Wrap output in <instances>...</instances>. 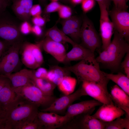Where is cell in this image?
Returning a JSON list of instances; mask_svg holds the SVG:
<instances>
[{"label": "cell", "instance_id": "obj_1", "mask_svg": "<svg viewBox=\"0 0 129 129\" xmlns=\"http://www.w3.org/2000/svg\"><path fill=\"white\" fill-rule=\"evenodd\" d=\"M113 40L107 48L99 53L96 61L113 71L120 68L122 60L129 51L128 42L116 31H114Z\"/></svg>", "mask_w": 129, "mask_h": 129}, {"label": "cell", "instance_id": "obj_2", "mask_svg": "<svg viewBox=\"0 0 129 129\" xmlns=\"http://www.w3.org/2000/svg\"><path fill=\"white\" fill-rule=\"evenodd\" d=\"M64 67L75 75L79 83L83 81L92 82L107 88L109 80L100 70L99 63L96 61L95 56L80 61L72 66Z\"/></svg>", "mask_w": 129, "mask_h": 129}, {"label": "cell", "instance_id": "obj_3", "mask_svg": "<svg viewBox=\"0 0 129 129\" xmlns=\"http://www.w3.org/2000/svg\"><path fill=\"white\" fill-rule=\"evenodd\" d=\"M38 107L20 96L14 105L5 113L6 129H15L19 124L38 117Z\"/></svg>", "mask_w": 129, "mask_h": 129}, {"label": "cell", "instance_id": "obj_4", "mask_svg": "<svg viewBox=\"0 0 129 129\" xmlns=\"http://www.w3.org/2000/svg\"><path fill=\"white\" fill-rule=\"evenodd\" d=\"M20 24L6 11L0 14V38L11 45L23 41Z\"/></svg>", "mask_w": 129, "mask_h": 129}, {"label": "cell", "instance_id": "obj_5", "mask_svg": "<svg viewBox=\"0 0 129 129\" xmlns=\"http://www.w3.org/2000/svg\"><path fill=\"white\" fill-rule=\"evenodd\" d=\"M14 88L17 94L38 107L41 106L45 107L44 108H47L56 98L53 95L49 96L45 94L32 83Z\"/></svg>", "mask_w": 129, "mask_h": 129}, {"label": "cell", "instance_id": "obj_6", "mask_svg": "<svg viewBox=\"0 0 129 129\" xmlns=\"http://www.w3.org/2000/svg\"><path fill=\"white\" fill-rule=\"evenodd\" d=\"M82 20L79 44L94 53L101 46L100 37L91 21L87 17L84 16Z\"/></svg>", "mask_w": 129, "mask_h": 129}, {"label": "cell", "instance_id": "obj_7", "mask_svg": "<svg viewBox=\"0 0 129 129\" xmlns=\"http://www.w3.org/2000/svg\"><path fill=\"white\" fill-rule=\"evenodd\" d=\"M21 41L11 45L2 54L0 58V75L5 76L14 71L20 63Z\"/></svg>", "mask_w": 129, "mask_h": 129}, {"label": "cell", "instance_id": "obj_8", "mask_svg": "<svg viewBox=\"0 0 129 129\" xmlns=\"http://www.w3.org/2000/svg\"><path fill=\"white\" fill-rule=\"evenodd\" d=\"M87 112L75 116L67 121L60 128L64 129H104L105 122L91 115Z\"/></svg>", "mask_w": 129, "mask_h": 129}, {"label": "cell", "instance_id": "obj_9", "mask_svg": "<svg viewBox=\"0 0 129 129\" xmlns=\"http://www.w3.org/2000/svg\"><path fill=\"white\" fill-rule=\"evenodd\" d=\"M86 96L81 86L76 91L69 95H64L56 98L48 107L41 110V111L53 112L59 114L67 110L68 107L75 101L82 96Z\"/></svg>", "mask_w": 129, "mask_h": 129}, {"label": "cell", "instance_id": "obj_10", "mask_svg": "<svg viewBox=\"0 0 129 129\" xmlns=\"http://www.w3.org/2000/svg\"><path fill=\"white\" fill-rule=\"evenodd\" d=\"M98 4L100 11L99 30L102 40V47L103 50L111 43L114 29L113 24L109 18L108 10L107 7L104 4Z\"/></svg>", "mask_w": 129, "mask_h": 129}, {"label": "cell", "instance_id": "obj_11", "mask_svg": "<svg viewBox=\"0 0 129 129\" xmlns=\"http://www.w3.org/2000/svg\"><path fill=\"white\" fill-rule=\"evenodd\" d=\"M108 12L114 30L116 31L128 42L129 40V13L114 7Z\"/></svg>", "mask_w": 129, "mask_h": 129}, {"label": "cell", "instance_id": "obj_12", "mask_svg": "<svg viewBox=\"0 0 129 129\" xmlns=\"http://www.w3.org/2000/svg\"><path fill=\"white\" fill-rule=\"evenodd\" d=\"M81 86L86 96H89L103 104H109L113 102L107 88L94 82L83 81Z\"/></svg>", "mask_w": 129, "mask_h": 129}, {"label": "cell", "instance_id": "obj_13", "mask_svg": "<svg viewBox=\"0 0 129 129\" xmlns=\"http://www.w3.org/2000/svg\"><path fill=\"white\" fill-rule=\"evenodd\" d=\"M82 20L76 16H71L62 22V31L75 43L81 42L80 31Z\"/></svg>", "mask_w": 129, "mask_h": 129}, {"label": "cell", "instance_id": "obj_14", "mask_svg": "<svg viewBox=\"0 0 129 129\" xmlns=\"http://www.w3.org/2000/svg\"><path fill=\"white\" fill-rule=\"evenodd\" d=\"M125 113L124 111L113 102L109 104H103L92 116L101 121L109 122Z\"/></svg>", "mask_w": 129, "mask_h": 129}, {"label": "cell", "instance_id": "obj_15", "mask_svg": "<svg viewBox=\"0 0 129 129\" xmlns=\"http://www.w3.org/2000/svg\"><path fill=\"white\" fill-rule=\"evenodd\" d=\"M38 118L43 128L54 129L60 128L68 121L67 117L51 112H38Z\"/></svg>", "mask_w": 129, "mask_h": 129}, {"label": "cell", "instance_id": "obj_16", "mask_svg": "<svg viewBox=\"0 0 129 129\" xmlns=\"http://www.w3.org/2000/svg\"><path fill=\"white\" fill-rule=\"evenodd\" d=\"M102 104L95 99L82 101L70 105L67 109L65 115L68 121L79 115L87 112H93L95 107Z\"/></svg>", "mask_w": 129, "mask_h": 129}, {"label": "cell", "instance_id": "obj_17", "mask_svg": "<svg viewBox=\"0 0 129 129\" xmlns=\"http://www.w3.org/2000/svg\"><path fill=\"white\" fill-rule=\"evenodd\" d=\"M42 48L57 61L64 63L66 53L63 44L53 41L47 37L43 40Z\"/></svg>", "mask_w": 129, "mask_h": 129}, {"label": "cell", "instance_id": "obj_18", "mask_svg": "<svg viewBox=\"0 0 129 129\" xmlns=\"http://www.w3.org/2000/svg\"><path fill=\"white\" fill-rule=\"evenodd\" d=\"M19 95L9 81L0 91V108L5 113L16 102Z\"/></svg>", "mask_w": 129, "mask_h": 129}, {"label": "cell", "instance_id": "obj_19", "mask_svg": "<svg viewBox=\"0 0 129 129\" xmlns=\"http://www.w3.org/2000/svg\"><path fill=\"white\" fill-rule=\"evenodd\" d=\"M109 94L114 104L125 112L126 116H129V95L116 84L112 87Z\"/></svg>", "mask_w": 129, "mask_h": 129}, {"label": "cell", "instance_id": "obj_20", "mask_svg": "<svg viewBox=\"0 0 129 129\" xmlns=\"http://www.w3.org/2000/svg\"><path fill=\"white\" fill-rule=\"evenodd\" d=\"M33 0H12V10L16 17L22 21L30 22V11L33 5Z\"/></svg>", "mask_w": 129, "mask_h": 129}, {"label": "cell", "instance_id": "obj_21", "mask_svg": "<svg viewBox=\"0 0 129 129\" xmlns=\"http://www.w3.org/2000/svg\"><path fill=\"white\" fill-rule=\"evenodd\" d=\"M33 75V70L24 69L4 76L9 79L13 87L16 88L32 83Z\"/></svg>", "mask_w": 129, "mask_h": 129}, {"label": "cell", "instance_id": "obj_22", "mask_svg": "<svg viewBox=\"0 0 129 129\" xmlns=\"http://www.w3.org/2000/svg\"><path fill=\"white\" fill-rule=\"evenodd\" d=\"M72 47L71 50L66 53L64 63L81 61L95 56L94 52L80 44L76 43Z\"/></svg>", "mask_w": 129, "mask_h": 129}, {"label": "cell", "instance_id": "obj_23", "mask_svg": "<svg viewBox=\"0 0 129 129\" xmlns=\"http://www.w3.org/2000/svg\"><path fill=\"white\" fill-rule=\"evenodd\" d=\"M30 43L27 41H23L22 43L20 49L21 59L22 63L26 67L34 70L38 67L32 53Z\"/></svg>", "mask_w": 129, "mask_h": 129}, {"label": "cell", "instance_id": "obj_24", "mask_svg": "<svg viewBox=\"0 0 129 129\" xmlns=\"http://www.w3.org/2000/svg\"><path fill=\"white\" fill-rule=\"evenodd\" d=\"M70 73L64 67L57 65H49L46 79L57 86L65 76L70 75Z\"/></svg>", "mask_w": 129, "mask_h": 129}, {"label": "cell", "instance_id": "obj_25", "mask_svg": "<svg viewBox=\"0 0 129 129\" xmlns=\"http://www.w3.org/2000/svg\"><path fill=\"white\" fill-rule=\"evenodd\" d=\"M45 36L62 44L69 43L72 46L77 43L66 35L62 30L59 29L56 26H54L47 30L45 33Z\"/></svg>", "mask_w": 129, "mask_h": 129}, {"label": "cell", "instance_id": "obj_26", "mask_svg": "<svg viewBox=\"0 0 129 129\" xmlns=\"http://www.w3.org/2000/svg\"><path fill=\"white\" fill-rule=\"evenodd\" d=\"M105 77L111 80L129 95V78L122 73L119 72L116 74L103 72Z\"/></svg>", "mask_w": 129, "mask_h": 129}, {"label": "cell", "instance_id": "obj_27", "mask_svg": "<svg viewBox=\"0 0 129 129\" xmlns=\"http://www.w3.org/2000/svg\"><path fill=\"white\" fill-rule=\"evenodd\" d=\"M32 83L41 90L45 94L53 96L54 90L57 86L47 79L37 78L33 75Z\"/></svg>", "mask_w": 129, "mask_h": 129}, {"label": "cell", "instance_id": "obj_28", "mask_svg": "<svg viewBox=\"0 0 129 129\" xmlns=\"http://www.w3.org/2000/svg\"><path fill=\"white\" fill-rule=\"evenodd\" d=\"M77 81L75 78L68 75L65 76L57 86L64 95H69L74 92Z\"/></svg>", "mask_w": 129, "mask_h": 129}, {"label": "cell", "instance_id": "obj_29", "mask_svg": "<svg viewBox=\"0 0 129 129\" xmlns=\"http://www.w3.org/2000/svg\"><path fill=\"white\" fill-rule=\"evenodd\" d=\"M129 129V116L124 118L120 117L109 122H105V129Z\"/></svg>", "mask_w": 129, "mask_h": 129}, {"label": "cell", "instance_id": "obj_30", "mask_svg": "<svg viewBox=\"0 0 129 129\" xmlns=\"http://www.w3.org/2000/svg\"><path fill=\"white\" fill-rule=\"evenodd\" d=\"M42 42L43 40L37 43H30L32 52L38 67L41 66L44 62L41 50Z\"/></svg>", "mask_w": 129, "mask_h": 129}, {"label": "cell", "instance_id": "obj_31", "mask_svg": "<svg viewBox=\"0 0 129 129\" xmlns=\"http://www.w3.org/2000/svg\"><path fill=\"white\" fill-rule=\"evenodd\" d=\"M43 128L37 117L33 120L24 121L18 125L15 129H40Z\"/></svg>", "mask_w": 129, "mask_h": 129}, {"label": "cell", "instance_id": "obj_32", "mask_svg": "<svg viewBox=\"0 0 129 129\" xmlns=\"http://www.w3.org/2000/svg\"><path fill=\"white\" fill-rule=\"evenodd\" d=\"M58 11L59 17L64 19L69 18L71 16L72 14L71 8L65 5H61Z\"/></svg>", "mask_w": 129, "mask_h": 129}, {"label": "cell", "instance_id": "obj_33", "mask_svg": "<svg viewBox=\"0 0 129 129\" xmlns=\"http://www.w3.org/2000/svg\"><path fill=\"white\" fill-rule=\"evenodd\" d=\"M61 5L57 1H52L47 5L44 10V15L48 14L58 11Z\"/></svg>", "mask_w": 129, "mask_h": 129}, {"label": "cell", "instance_id": "obj_34", "mask_svg": "<svg viewBox=\"0 0 129 129\" xmlns=\"http://www.w3.org/2000/svg\"><path fill=\"white\" fill-rule=\"evenodd\" d=\"M32 26L30 22L22 21L20 25V31L23 35H28L31 32Z\"/></svg>", "mask_w": 129, "mask_h": 129}, {"label": "cell", "instance_id": "obj_35", "mask_svg": "<svg viewBox=\"0 0 129 129\" xmlns=\"http://www.w3.org/2000/svg\"><path fill=\"white\" fill-rule=\"evenodd\" d=\"M81 3L82 10L85 13L91 10L95 5L94 0H83Z\"/></svg>", "mask_w": 129, "mask_h": 129}, {"label": "cell", "instance_id": "obj_36", "mask_svg": "<svg viewBox=\"0 0 129 129\" xmlns=\"http://www.w3.org/2000/svg\"><path fill=\"white\" fill-rule=\"evenodd\" d=\"M44 16L43 17L39 15L32 17L31 21L34 25L42 27L45 25L46 22L47 15H44Z\"/></svg>", "mask_w": 129, "mask_h": 129}, {"label": "cell", "instance_id": "obj_37", "mask_svg": "<svg viewBox=\"0 0 129 129\" xmlns=\"http://www.w3.org/2000/svg\"><path fill=\"white\" fill-rule=\"evenodd\" d=\"M125 55L124 60L121 63L120 68L124 70L125 75L129 78V51Z\"/></svg>", "mask_w": 129, "mask_h": 129}, {"label": "cell", "instance_id": "obj_38", "mask_svg": "<svg viewBox=\"0 0 129 129\" xmlns=\"http://www.w3.org/2000/svg\"><path fill=\"white\" fill-rule=\"evenodd\" d=\"M37 69L36 70H33L34 75L37 78L46 79L48 70L44 68L40 67Z\"/></svg>", "mask_w": 129, "mask_h": 129}, {"label": "cell", "instance_id": "obj_39", "mask_svg": "<svg viewBox=\"0 0 129 129\" xmlns=\"http://www.w3.org/2000/svg\"><path fill=\"white\" fill-rule=\"evenodd\" d=\"M113 1L114 7L121 10L126 11L128 6L126 4V0H110Z\"/></svg>", "mask_w": 129, "mask_h": 129}, {"label": "cell", "instance_id": "obj_40", "mask_svg": "<svg viewBox=\"0 0 129 129\" xmlns=\"http://www.w3.org/2000/svg\"><path fill=\"white\" fill-rule=\"evenodd\" d=\"M42 12L41 7L39 4L33 5L30 11V15L32 17L41 15Z\"/></svg>", "mask_w": 129, "mask_h": 129}, {"label": "cell", "instance_id": "obj_41", "mask_svg": "<svg viewBox=\"0 0 129 129\" xmlns=\"http://www.w3.org/2000/svg\"><path fill=\"white\" fill-rule=\"evenodd\" d=\"M36 36L39 37L43 34V31L42 27L36 25L32 26L31 32Z\"/></svg>", "mask_w": 129, "mask_h": 129}, {"label": "cell", "instance_id": "obj_42", "mask_svg": "<svg viewBox=\"0 0 129 129\" xmlns=\"http://www.w3.org/2000/svg\"><path fill=\"white\" fill-rule=\"evenodd\" d=\"M11 1L10 0H0V14L6 11Z\"/></svg>", "mask_w": 129, "mask_h": 129}, {"label": "cell", "instance_id": "obj_43", "mask_svg": "<svg viewBox=\"0 0 129 129\" xmlns=\"http://www.w3.org/2000/svg\"><path fill=\"white\" fill-rule=\"evenodd\" d=\"M11 45L7 42L0 39V53L2 54Z\"/></svg>", "mask_w": 129, "mask_h": 129}, {"label": "cell", "instance_id": "obj_44", "mask_svg": "<svg viewBox=\"0 0 129 129\" xmlns=\"http://www.w3.org/2000/svg\"><path fill=\"white\" fill-rule=\"evenodd\" d=\"M9 81L7 78L3 75H0V91Z\"/></svg>", "mask_w": 129, "mask_h": 129}, {"label": "cell", "instance_id": "obj_45", "mask_svg": "<svg viewBox=\"0 0 129 129\" xmlns=\"http://www.w3.org/2000/svg\"><path fill=\"white\" fill-rule=\"evenodd\" d=\"M96 1L98 3H100L105 5L108 10L110 4V0H94Z\"/></svg>", "mask_w": 129, "mask_h": 129}, {"label": "cell", "instance_id": "obj_46", "mask_svg": "<svg viewBox=\"0 0 129 129\" xmlns=\"http://www.w3.org/2000/svg\"><path fill=\"white\" fill-rule=\"evenodd\" d=\"M5 113L0 108V122L5 121Z\"/></svg>", "mask_w": 129, "mask_h": 129}, {"label": "cell", "instance_id": "obj_47", "mask_svg": "<svg viewBox=\"0 0 129 129\" xmlns=\"http://www.w3.org/2000/svg\"><path fill=\"white\" fill-rule=\"evenodd\" d=\"M74 5H77L81 3L83 0H70Z\"/></svg>", "mask_w": 129, "mask_h": 129}, {"label": "cell", "instance_id": "obj_48", "mask_svg": "<svg viewBox=\"0 0 129 129\" xmlns=\"http://www.w3.org/2000/svg\"><path fill=\"white\" fill-rule=\"evenodd\" d=\"M0 129H5V126L4 121L0 122Z\"/></svg>", "mask_w": 129, "mask_h": 129}, {"label": "cell", "instance_id": "obj_49", "mask_svg": "<svg viewBox=\"0 0 129 129\" xmlns=\"http://www.w3.org/2000/svg\"><path fill=\"white\" fill-rule=\"evenodd\" d=\"M40 3L43 5L44 3L45 0H38Z\"/></svg>", "mask_w": 129, "mask_h": 129}, {"label": "cell", "instance_id": "obj_50", "mask_svg": "<svg viewBox=\"0 0 129 129\" xmlns=\"http://www.w3.org/2000/svg\"><path fill=\"white\" fill-rule=\"evenodd\" d=\"M52 1H57L58 0H51Z\"/></svg>", "mask_w": 129, "mask_h": 129}, {"label": "cell", "instance_id": "obj_51", "mask_svg": "<svg viewBox=\"0 0 129 129\" xmlns=\"http://www.w3.org/2000/svg\"><path fill=\"white\" fill-rule=\"evenodd\" d=\"M2 54L0 53V58L1 57V55H2Z\"/></svg>", "mask_w": 129, "mask_h": 129}, {"label": "cell", "instance_id": "obj_52", "mask_svg": "<svg viewBox=\"0 0 129 129\" xmlns=\"http://www.w3.org/2000/svg\"><path fill=\"white\" fill-rule=\"evenodd\" d=\"M66 0V1H69V0Z\"/></svg>", "mask_w": 129, "mask_h": 129}, {"label": "cell", "instance_id": "obj_53", "mask_svg": "<svg viewBox=\"0 0 129 129\" xmlns=\"http://www.w3.org/2000/svg\"><path fill=\"white\" fill-rule=\"evenodd\" d=\"M126 2L127 1L129 0H126Z\"/></svg>", "mask_w": 129, "mask_h": 129}, {"label": "cell", "instance_id": "obj_54", "mask_svg": "<svg viewBox=\"0 0 129 129\" xmlns=\"http://www.w3.org/2000/svg\"><path fill=\"white\" fill-rule=\"evenodd\" d=\"M11 1H12V0H10Z\"/></svg>", "mask_w": 129, "mask_h": 129}]
</instances>
